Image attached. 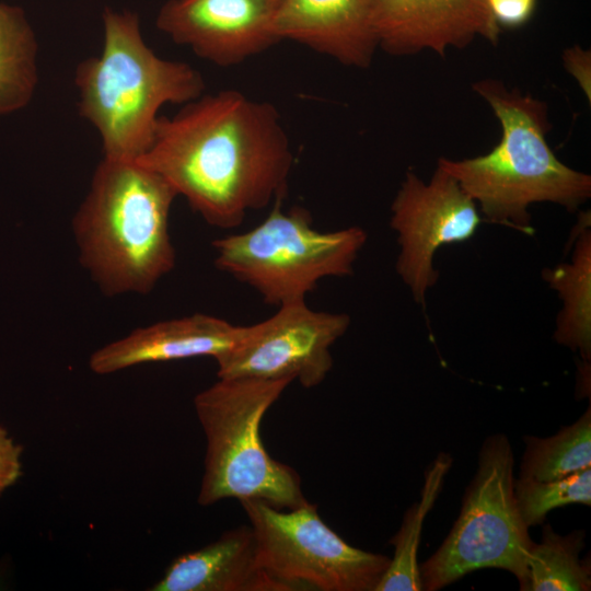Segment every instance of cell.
I'll use <instances>...</instances> for the list:
<instances>
[{
  "label": "cell",
  "mask_w": 591,
  "mask_h": 591,
  "mask_svg": "<svg viewBox=\"0 0 591 591\" xmlns=\"http://www.w3.org/2000/svg\"><path fill=\"white\" fill-rule=\"evenodd\" d=\"M525 444L520 476L553 480L591 467L590 406L573 424L546 438L523 437Z\"/></svg>",
  "instance_id": "ffe728a7"
},
{
  "label": "cell",
  "mask_w": 591,
  "mask_h": 591,
  "mask_svg": "<svg viewBox=\"0 0 591 591\" xmlns=\"http://www.w3.org/2000/svg\"><path fill=\"white\" fill-rule=\"evenodd\" d=\"M268 1L273 5V8H275L280 2V0H268Z\"/></svg>",
  "instance_id": "d4e9b609"
},
{
  "label": "cell",
  "mask_w": 591,
  "mask_h": 591,
  "mask_svg": "<svg viewBox=\"0 0 591 591\" xmlns=\"http://www.w3.org/2000/svg\"><path fill=\"white\" fill-rule=\"evenodd\" d=\"M160 174L212 227H239L281 199L293 163L277 108L236 90L200 95L160 116L137 159Z\"/></svg>",
  "instance_id": "6da1fadb"
},
{
  "label": "cell",
  "mask_w": 591,
  "mask_h": 591,
  "mask_svg": "<svg viewBox=\"0 0 591 591\" xmlns=\"http://www.w3.org/2000/svg\"><path fill=\"white\" fill-rule=\"evenodd\" d=\"M367 236L359 227L321 232L306 209L285 212L277 199L255 228L212 242L215 265L278 308L305 301L324 278L351 275Z\"/></svg>",
  "instance_id": "8992f818"
},
{
  "label": "cell",
  "mask_w": 591,
  "mask_h": 591,
  "mask_svg": "<svg viewBox=\"0 0 591 591\" xmlns=\"http://www.w3.org/2000/svg\"><path fill=\"white\" fill-rule=\"evenodd\" d=\"M452 465L448 453H440L427 467L420 500L405 512L402 525L391 538L394 556L374 591H421L417 553L427 513L441 490Z\"/></svg>",
  "instance_id": "ac0fdd59"
},
{
  "label": "cell",
  "mask_w": 591,
  "mask_h": 591,
  "mask_svg": "<svg viewBox=\"0 0 591 591\" xmlns=\"http://www.w3.org/2000/svg\"><path fill=\"white\" fill-rule=\"evenodd\" d=\"M102 18L101 54L74 71L79 113L99 132L105 158L137 160L152 143L160 108L199 97L205 81L190 65L158 56L136 13L106 8Z\"/></svg>",
  "instance_id": "277c9868"
},
{
  "label": "cell",
  "mask_w": 591,
  "mask_h": 591,
  "mask_svg": "<svg viewBox=\"0 0 591 591\" xmlns=\"http://www.w3.org/2000/svg\"><path fill=\"white\" fill-rule=\"evenodd\" d=\"M349 325L346 313L314 311L305 301L283 304L269 318L241 326L230 350L216 359L217 375L290 379L314 387L331 371V348Z\"/></svg>",
  "instance_id": "9c48e42d"
},
{
  "label": "cell",
  "mask_w": 591,
  "mask_h": 591,
  "mask_svg": "<svg viewBox=\"0 0 591 591\" xmlns=\"http://www.w3.org/2000/svg\"><path fill=\"white\" fill-rule=\"evenodd\" d=\"M268 0H169L157 26L173 42L219 67H232L278 40L269 30Z\"/></svg>",
  "instance_id": "8fae6325"
},
{
  "label": "cell",
  "mask_w": 591,
  "mask_h": 591,
  "mask_svg": "<svg viewBox=\"0 0 591 591\" xmlns=\"http://www.w3.org/2000/svg\"><path fill=\"white\" fill-rule=\"evenodd\" d=\"M269 30L347 67L368 68L379 47L368 0H280Z\"/></svg>",
  "instance_id": "4fadbf2b"
},
{
  "label": "cell",
  "mask_w": 591,
  "mask_h": 591,
  "mask_svg": "<svg viewBox=\"0 0 591 591\" xmlns=\"http://www.w3.org/2000/svg\"><path fill=\"white\" fill-rule=\"evenodd\" d=\"M480 221L476 202L441 167L429 183L406 173L391 205L390 225L399 245L396 271L418 304L425 305L427 291L439 278L436 252L471 239Z\"/></svg>",
  "instance_id": "30bf717a"
},
{
  "label": "cell",
  "mask_w": 591,
  "mask_h": 591,
  "mask_svg": "<svg viewBox=\"0 0 591 591\" xmlns=\"http://www.w3.org/2000/svg\"><path fill=\"white\" fill-rule=\"evenodd\" d=\"M563 60L565 68L579 83L582 91L591 100V56L590 50H584L580 46L567 48L564 51Z\"/></svg>",
  "instance_id": "cb8c5ba5"
},
{
  "label": "cell",
  "mask_w": 591,
  "mask_h": 591,
  "mask_svg": "<svg viewBox=\"0 0 591 591\" xmlns=\"http://www.w3.org/2000/svg\"><path fill=\"white\" fill-rule=\"evenodd\" d=\"M490 14L498 26L518 28L533 16L536 0H486Z\"/></svg>",
  "instance_id": "7402d4cb"
},
{
  "label": "cell",
  "mask_w": 591,
  "mask_h": 591,
  "mask_svg": "<svg viewBox=\"0 0 591 591\" xmlns=\"http://www.w3.org/2000/svg\"><path fill=\"white\" fill-rule=\"evenodd\" d=\"M241 326L225 320L196 313L137 328L129 335L95 350L89 361L97 374H111L132 366L212 357L230 350Z\"/></svg>",
  "instance_id": "5bb4252c"
},
{
  "label": "cell",
  "mask_w": 591,
  "mask_h": 591,
  "mask_svg": "<svg viewBox=\"0 0 591 591\" xmlns=\"http://www.w3.org/2000/svg\"><path fill=\"white\" fill-rule=\"evenodd\" d=\"M174 188L137 160L103 158L72 219L79 260L108 297L149 293L175 266Z\"/></svg>",
  "instance_id": "7a4b0ae2"
},
{
  "label": "cell",
  "mask_w": 591,
  "mask_h": 591,
  "mask_svg": "<svg viewBox=\"0 0 591 591\" xmlns=\"http://www.w3.org/2000/svg\"><path fill=\"white\" fill-rule=\"evenodd\" d=\"M513 491L524 524H542L546 514L569 503L591 505V467L553 480L514 479Z\"/></svg>",
  "instance_id": "44dd1931"
},
{
  "label": "cell",
  "mask_w": 591,
  "mask_h": 591,
  "mask_svg": "<svg viewBox=\"0 0 591 591\" xmlns=\"http://www.w3.org/2000/svg\"><path fill=\"white\" fill-rule=\"evenodd\" d=\"M218 379L194 399L207 442L198 503L259 499L294 509L308 502L297 472L273 459L260 438L264 415L292 381Z\"/></svg>",
  "instance_id": "5b68a950"
},
{
  "label": "cell",
  "mask_w": 591,
  "mask_h": 591,
  "mask_svg": "<svg viewBox=\"0 0 591 591\" xmlns=\"http://www.w3.org/2000/svg\"><path fill=\"white\" fill-rule=\"evenodd\" d=\"M584 538L582 530L560 535L544 524L541 542L533 543L528 555V591H589L590 563L579 558Z\"/></svg>",
  "instance_id": "d6986e66"
},
{
  "label": "cell",
  "mask_w": 591,
  "mask_h": 591,
  "mask_svg": "<svg viewBox=\"0 0 591 591\" xmlns=\"http://www.w3.org/2000/svg\"><path fill=\"white\" fill-rule=\"evenodd\" d=\"M152 591H288L265 569L251 525L177 557Z\"/></svg>",
  "instance_id": "9a60e30c"
},
{
  "label": "cell",
  "mask_w": 591,
  "mask_h": 591,
  "mask_svg": "<svg viewBox=\"0 0 591 591\" xmlns=\"http://www.w3.org/2000/svg\"><path fill=\"white\" fill-rule=\"evenodd\" d=\"M37 51L23 10L0 2V116L31 102L38 82Z\"/></svg>",
  "instance_id": "e0dca14e"
},
{
  "label": "cell",
  "mask_w": 591,
  "mask_h": 591,
  "mask_svg": "<svg viewBox=\"0 0 591 591\" xmlns=\"http://www.w3.org/2000/svg\"><path fill=\"white\" fill-rule=\"evenodd\" d=\"M590 216H588L589 218ZM587 218V219H588ZM576 235L571 260L542 271L544 280L563 301L554 334L555 340L579 351L583 360L591 357V231L587 227Z\"/></svg>",
  "instance_id": "2e32d148"
},
{
  "label": "cell",
  "mask_w": 591,
  "mask_h": 591,
  "mask_svg": "<svg viewBox=\"0 0 591 591\" xmlns=\"http://www.w3.org/2000/svg\"><path fill=\"white\" fill-rule=\"evenodd\" d=\"M240 502L265 569L288 591H374L390 565L344 541L310 502L287 512L259 499Z\"/></svg>",
  "instance_id": "ba28073f"
},
{
  "label": "cell",
  "mask_w": 591,
  "mask_h": 591,
  "mask_svg": "<svg viewBox=\"0 0 591 591\" xmlns=\"http://www.w3.org/2000/svg\"><path fill=\"white\" fill-rule=\"evenodd\" d=\"M378 45L394 56L430 50L444 56L484 37L496 45L501 28L486 0H368Z\"/></svg>",
  "instance_id": "7c38bea8"
},
{
  "label": "cell",
  "mask_w": 591,
  "mask_h": 591,
  "mask_svg": "<svg viewBox=\"0 0 591 591\" xmlns=\"http://www.w3.org/2000/svg\"><path fill=\"white\" fill-rule=\"evenodd\" d=\"M472 88L500 123L501 139L486 154L440 158L437 166L459 182L488 221L532 234V204L552 202L575 211L591 197V176L563 163L547 143L552 125L545 102L495 79Z\"/></svg>",
  "instance_id": "3957f363"
},
{
  "label": "cell",
  "mask_w": 591,
  "mask_h": 591,
  "mask_svg": "<svg viewBox=\"0 0 591 591\" xmlns=\"http://www.w3.org/2000/svg\"><path fill=\"white\" fill-rule=\"evenodd\" d=\"M513 467L507 436L487 437L459 518L436 553L419 566L422 590H440L472 571L499 568L528 591L526 560L534 542L515 503Z\"/></svg>",
  "instance_id": "52a82bcc"
},
{
  "label": "cell",
  "mask_w": 591,
  "mask_h": 591,
  "mask_svg": "<svg viewBox=\"0 0 591 591\" xmlns=\"http://www.w3.org/2000/svg\"><path fill=\"white\" fill-rule=\"evenodd\" d=\"M21 445L0 427V494L13 485L21 475Z\"/></svg>",
  "instance_id": "603a6c76"
}]
</instances>
